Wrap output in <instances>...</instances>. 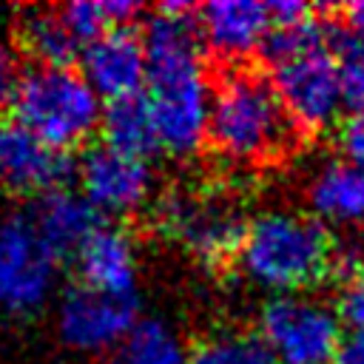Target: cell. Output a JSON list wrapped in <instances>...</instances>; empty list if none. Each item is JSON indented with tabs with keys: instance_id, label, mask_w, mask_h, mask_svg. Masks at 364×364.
<instances>
[{
	"instance_id": "obj_7",
	"label": "cell",
	"mask_w": 364,
	"mask_h": 364,
	"mask_svg": "<svg viewBox=\"0 0 364 364\" xmlns=\"http://www.w3.org/2000/svg\"><path fill=\"white\" fill-rule=\"evenodd\" d=\"M57 259L37 236L28 216L0 222V310L28 316L54 287Z\"/></svg>"
},
{
	"instance_id": "obj_8",
	"label": "cell",
	"mask_w": 364,
	"mask_h": 364,
	"mask_svg": "<svg viewBox=\"0 0 364 364\" xmlns=\"http://www.w3.org/2000/svg\"><path fill=\"white\" fill-rule=\"evenodd\" d=\"M270 80L301 134H316L330 128L341 114V85L338 60L321 46L270 71Z\"/></svg>"
},
{
	"instance_id": "obj_21",
	"label": "cell",
	"mask_w": 364,
	"mask_h": 364,
	"mask_svg": "<svg viewBox=\"0 0 364 364\" xmlns=\"http://www.w3.org/2000/svg\"><path fill=\"white\" fill-rule=\"evenodd\" d=\"M111 364H188V361L179 344L173 341V336L162 324L145 321L125 336Z\"/></svg>"
},
{
	"instance_id": "obj_9",
	"label": "cell",
	"mask_w": 364,
	"mask_h": 364,
	"mask_svg": "<svg viewBox=\"0 0 364 364\" xmlns=\"http://www.w3.org/2000/svg\"><path fill=\"white\" fill-rule=\"evenodd\" d=\"M74 165L65 151L46 145L14 117H0V188L17 196L60 191Z\"/></svg>"
},
{
	"instance_id": "obj_16",
	"label": "cell",
	"mask_w": 364,
	"mask_h": 364,
	"mask_svg": "<svg viewBox=\"0 0 364 364\" xmlns=\"http://www.w3.org/2000/svg\"><path fill=\"white\" fill-rule=\"evenodd\" d=\"M100 131H102V145L136 159H148L162 148L145 91L108 102L100 119Z\"/></svg>"
},
{
	"instance_id": "obj_17",
	"label": "cell",
	"mask_w": 364,
	"mask_h": 364,
	"mask_svg": "<svg viewBox=\"0 0 364 364\" xmlns=\"http://www.w3.org/2000/svg\"><path fill=\"white\" fill-rule=\"evenodd\" d=\"M310 205L327 222L361 225L364 222V168L350 165L344 159L321 168L310 185Z\"/></svg>"
},
{
	"instance_id": "obj_19",
	"label": "cell",
	"mask_w": 364,
	"mask_h": 364,
	"mask_svg": "<svg viewBox=\"0 0 364 364\" xmlns=\"http://www.w3.org/2000/svg\"><path fill=\"white\" fill-rule=\"evenodd\" d=\"M139 14V3L131 0H94V3H68L60 9V17L71 34L85 46L111 28L131 26Z\"/></svg>"
},
{
	"instance_id": "obj_4",
	"label": "cell",
	"mask_w": 364,
	"mask_h": 364,
	"mask_svg": "<svg viewBox=\"0 0 364 364\" xmlns=\"http://www.w3.org/2000/svg\"><path fill=\"white\" fill-rule=\"evenodd\" d=\"M11 117L46 145L68 154L100 128L102 105L80 71L34 65L20 80Z\"/></svg>"
},
{
	"instance_id": "obj_25",
	"label": "cell",
	"mask_w": 364,
	"mask_h": 364,
	"mask_svg": "<svg viewBox=\"0 0 364 364\" xmlns=\"http://www.w3.org/2000/svg\"><path fill=\"white\" fill-rule=\"evenodd\" d=\"M20 80H23V71H20L17 54L9 46H0V111L11 108L14 94L20 88Z\"/></svg>"
},
{
	"instance_id": "obj_13",
	"label": "cell",
	"mask_w": 364,
	"mask_h": 364,
	"mask_svg": "<svg viewBox=\"0 0 364 364\" xmlns=\"http://www.w3.org/2000/svg\"><path fill=\"white\" fill-rule=\"evenodd\" d=\"M199 34L205 48H210L216 57L236 63L245 60L250 51H256L270 31V14L267 3H250V0H216L199 9L196 14Z\"/></svg>"
},
{
	"instance_id": "obj_12",
	"label": "cell",
	"mask_w": 364,
	"mask_h": 364,
	"mask_svg": "<svg viewBox=\"0 0 364 364\" xmlns=\"http://www.w3.org/2000/svg\"><path fill=\"white\" fill-rule=\"evenodd\" d=\"M134 299H114L88 287H74L60 304V336L74 350H105L122 344L136 327Z\"/></svg>"
},
{
	"instance_id": "obj_15",
	"label": "cell",
	"mask_w": 364,
	"mask_h": 364,
	"mask_svg": "<svg viewBox=\"0 0 364 364\" xmlns=\"http://www.w3.org/2000/svg\"><path fill=\"white\" fill-rule=\"evenodd\" d=\"M74 256L82 287L114 299H134L136 259L131 239L119 228L102 225Z\"/></svg>"
},
{
	"instance_id": "obj_14",
	"label": "cell",
	"mask_w": 364,
	"mask_h": 364,
	"mask_svg": "<svg viewBox=\"0 0 364 364\" xmlns=\"http://www.w3.org/2000/svg\"><path fill=\"white\" fill-rule=\"evenodd\" d=\"M28 219L54 259L77 253L102 228L100 210L85 196L68 188L43 193Z\"/></svg>"
},
{
	"instance_id": "obj_20",
	"label": "cell",
	"mask_w": 364,
	"mask_h": 364,
	"mask_svg": "<svg viewBox=\"0 0 364 364\" xmlns=\"http://www.w3.org/2000/svg\"><path fill=\"white\" fill-rule=\"evenodd\" d=\"M188 364H276L259 336L250 333H210L191 347Z\"/></svg>"
},
{
	"instance_id": "obj_5",
	"label": "cell",
	"mask_w": 364,
	"mask_h": 364,
	"mask_svg": "<svg viewBox=\"0 0 364 364\" xmlns=\"http://www.w3.org/2000/svg\"><path fill=\"white\" fill-rule=\"evenodd\" d=\"M156 230L173 239L205 264H225L239 256L247 219L222 193L213 191H171L156 202Z\"/></svg>"
},
{
	"instance_id": "obj_2",
	"label": "cell",
	"mask_w": 364,
	"mask_h": 364,
	"mask_svg": "<svg viewBox=\"0 0 364 364\" xmlns=\"http://www.w3.org/2000/svg\"><path fill=\"white\" fill-rule=\"evenodd\" d=\"M270 74L230 65L213 80L208 142L236 162H276L301 142Z\"/></svg>"
},
{
	"instance_id": "obj_3",
	"label": "cell",
	"mask_w": 364,
	"mask_h": 364,
	"mask_svg": "<svg viewBox=\"0 0 364 364\" xmlns=\"http://www.w3.org/2000/svg\"><path fill=\"white\" fill-rule=\"evenodd\" d=\"M333 239L313 216L262 213L247 225L242 270L270 290H304L333 273Z\"/></svg>"
},
{
	"instance_id": "obj_1",
	"label": "cell",
	"mask_w": 364,
	"mask_h": 364,
	"mask_svg": "<svg viewBox=\"0 0 364 364\" xmlns=\"http://www.w3.org/2000/svg\"><path fill=\"white\" fill-rule=\"evenodd\" d=\"M148 60V102L159 145L171 154H193L208 139L213 82L205 74V43L191 3H162L142 31Z\"/></svg>"
},
{
	"instance_id": "obj_22",
	"label": "cell",
	"mask_w": 364,
	"mask_h": 364,
	"mask_svg": "<svg viewBox=\"0 0 364 364\" xmlns=\"http://www.w3.org/2000/svg\"><path fill=\"white\" fill-rule=\"evenodd\" d=\"M327 46V26L318 23L316 17L301 20V23H290V26H270V31L264 34L259 51L264 57V63H270L273 68L282 63H290L313 48Z\"/></svg>"
},
{
	"instance_id": "obj_27",
	"label": "cell",
	"mask_w": 364,
	"mask_h": 364,
	"mask_svg": "<svg viewBox=\"0 0 364 364\" xmlns=\"http://www.w3.org/2000/svg\"><path fill=\"white\" fill-rule=\"evenodd\" d=\"M341 20H336L347 34H353L355 40L364 43V3H350V6H341L338 9Z\"/></svg>"
},
{
	"instance_id": "obj_11",
	"label": "cell",
	"mask_w": 364,
	"mask_h": 364,
	"mask_svg": "<svg viewBox=\"0 0 364 364\" xmlns=\"http://www.w3.org/2000/svg\"><path fill=\"white\" fill-rule=\"evenodd\" d=\"M80 185L100 213H131L151 193V168L145 159L94 145L80 159Z\"/></svg>"
},
{
	"instance_id": "obj_18",
	"label": "cell",
	"mask_w": 364,
	"mask_h": 364,
	"mask_svg": "<svg viewBox=\"0 0 364 364\" xmlns=\"http://www.w3.org/2000/svg\"><path fill=\"white\" fill-rule=\"evenodd\" d=\"M20 48L40 68H71L82 54V43L71 34L60 11H31L17 28Z\"/></svg>"
},
{
	"instance_id": "obj_6",
	"label": "cell",
	"mask_w": 364,
	"mask_h": 364,
	"mask_svg": "<svg viewBox=\"0 0 364 364\" xmlns=\"http://www.w3.org/2000/svg\"><path fill=\"white\" fill-rule=\"evenodd\" d=\"M276 364H330L341 324L333 310L313 299L279 296L262 310V336Z\"/></svg>"
},
{
	"instance_id": "obj_23",
	"label": "cell",
	"mask_w": 364,
	"mask_h": 364,
	"mask_svg": "<svg viewBox=\"0 0 364 364\" xmlns=\"http://www.w3.org/2000/svg\"><path fill=\"white\" fill-rule=\"evenodd\" d=\"M336 316H338V324H347L350 333L364 336V273L341 284Z\"/></svg>"
},
{
	"instance_id": "obj_10",
	"label": "cell",
	"mask_w": 364,
	"mask_h": 364,
	"mask_svg": "<svg viewBox=\"0 0 364 364\" xmlns=\"http://www.w3.org/2000/svg\"><path fill=\"white\" fill-rule=\"evenodd\" d=\"M80 74L94 88V94L108 102L142 94L148 82L142 34H136L131 26H122L85 43L80 54Z\"/></svg>"
},
{
	"instance_id": "obj_24",
	"label": "cell",
	"mask_w": 364,
	"mask_h": 364,
	"mask_svg": "<svg viewBox=\"0 0 364 364\" xmlns=\"http://www.w3.org/2000/svg\"><path fill=\"white\" fill-rule=\"evenodd\" d=\"M336 142H338V151H341L344 162L364 168V117H347L338 125Z\"/></svg>"
},
{
	"instance_id": "obj_26",
	"label": "cell",
	"mask_w": 364,
	"mask_h": 364,
	"mask_svg": "<svg viewBox=\"0 0 364 364\" xmlns=\"http://www.w3.org/2000/svg\"><path fill=\"white\" fill-rule=\"evenodd\" d=\"M330 364H364V336H341Z\"/></svg>"
}]
</instances>
